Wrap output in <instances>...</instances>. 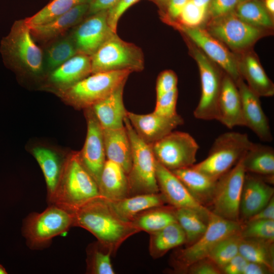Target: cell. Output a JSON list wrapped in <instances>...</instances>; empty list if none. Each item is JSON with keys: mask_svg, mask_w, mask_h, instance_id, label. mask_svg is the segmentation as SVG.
Here are the masks:
<instances>
[{"mask_svg": "<svg viewBox=\"0 0 274 274\" xmlns=\"http://www.w3.org/2000/svg\"><path fill=\"white\" fill-rule=\"evenodd\" d=\"M74 226L83 228L112 255L128 238L140 231L131 222L120 218L108 200L99 195L72 212Z\"/></svg>", "mask_w": 274, "mask_h": 274, "instance_id": "6da1fadb", "label": "cell"}, {"mask_svg": "<svg viewBox=\"0 0 274 274\" xmlns=\"http://www.w3.org/2000/svg\"><path fill=\"white\" fill-rule=\"evenodd\" d=\"M99 195L97 184L76 152L64 161L57 187L48 202L72 212Z\"/></svg>", "mask_w": 274, "mask_h": 274, "instance_id": "7a4b0ae2", "label": "cell"}, {"mask_svg": "<svg viewBox=\"0 0 274 274\" xmlns=\"http://www.w3.org/2000/svg\"><path fill=\"white\" fill-rule=\"evenodd\" d=\"M73 212L54 204L41 213H32L23 221L22 233L28 247L42 249L50 245L52 239L74 227Z\"/></svg>", "mask_w": 274, "mask_h": 274, "instance_id": "3957f363", "label": "cell"}, {"mask_svg": "<svg viewBox=\"0 0 274 274\" xmlns=\"http://www.w3.org/2000/svg\"><path fill=\"white\" fill-rule=\"evenodd\" d=\"M252 143L246 133H223L215 139L207 157L192 167L217 180L239 161Z\"/></svg>", "mask_w": 274, "mask_h": 274, "instance_id": "277c9868", "label": "cell"}, {"mask_svg": "<svg viewBox=\"0 0 274 274\" xmlns=\"http://www.w3.org/2000/svg\"><path fill=\"white\" fill-rule=\"evenodd\" d=\"M131 73L130 71L122 70L91 74L74 85L61 89V95L77 108H91L125 84Z\"/></svg>", "mask_w": 274, "mask_h": 274, "instance_id": "5b68a950", "label": "cell"}, {"mask_svg": "<svg viewBox=\"0 0 274 274\" xmlns=\"http://www.w3.org/2000/svg\"><path fill=\"white\" fill-rule=\"evenodd\" d=\"M242 223L229 220L212 212L204 233L194 243L175 253L172 265L177 272H186L194 262L208 258L215 246L223 238L241 231Z\"/></svg>", "mask_w": 274, "mask_h": 274, "instance_id": "8992f818", "label": "cell"}, {"mask_svg": "<svg viewBox=\"0 0 274 274\" xmlns=\"http://www.w3.org/2000/svg\"><path fill=\"white\" fill-rule=\"evenodd\" d=\"M124 124L132 149L131 166L127 174L129 196L159 193L156 176V160L151 145L139 137L127 116Z\"/></svg>", "mask_w": 274, "mask_h": 274, "instance_id": "52a82bcc", "label": "cell"}, {"mask_svg": "<svg viewBox=\"0 0 274 274\" xmlns=\"http://www.w3.org/2000/svg\"><path fill=\"white\" fill-rule=\"evenodd\" d=\"M91 74L116 71L141 72L144 68L143 51L115 33L91 56Z\"/></svg>", "mask_w": 274, "mask_h": 274, "instance_id": "ba28073f", "label": "cell"}, {"mask_svg": "<svg viewBox=\"0 0 274 274\" xmlns=\"http://www.w3.org/2000/svg\"><path fill=\"white\" fill-rule=\"evenodd\" d=\"M2 49L14 66L35 75L43 71V54L24 19L15 22L9 34L2 41Z\"/></svg>", "mask_w": 274, "mask_h": 274, "instance_id": "9c48e42d", "label": "cell"}, {"mask_svg": "<svg viewBox=\"0 0 274 274\" xmlns=\"http://www.w3.org/2000/svg\"><path fill=\"white\" fill-rule=\"evenodd\" d=\"M193 47L191 51L198 67L201 82V95L193 114L200 120H216L224 74L199 48Z\"/></svg>", "mask_w": 274, "mask_h": 274, "instance_id": "30bf717a", "label": "cell"}, {"mask_svg": "<svg viewBox=\"0 0 274 274\" xmlns=\"http://www.w3.org/2000/svg\"><path fill=\"white\" fill-rule=\"evenodd\" d=\"M151 147L156 161L171 171L194 165L199 148L191 135L180 131H172Z\"/></svg>", "mask_w": 274, "mask_h": 274, "instance_id": "8fae6325", "label": "cell"}, {"mask_svg": "<svg viewBox=\"0 0 274 274\" xmlns=\"http://www.w3.org/2000/svg\"><path fill=\"white\" fill-rule=\"evenodd\" d=\"M242 158L217 180L210 205V211L214 214L239 222L240 201L246 175Z\"/></svg>", "mask_w": 274, "mask_h": 274, "instance_id": "7c38bea8", "label": "cell"}, {"mask_svg": "<svg viewBox=\"0 0 274 274\" xmlns=\"http://www.w3.org/2000/svg\"><path fill=\"white\" fill-rule=\"evenodd\" d=\"M211 35L235 51H244L264 35V29L246 23L234 12L211 19L206 29Z\"/></svg>", "mask_w": 274, "mask_h": 274, "instance_id": "4fadbf2b", "label": "cell"}, {"mask_svg": "<svg viewBox=\"0 0 274 274\" xmlns=\"http://www.w3.org/2000/svg\"><path fill=\"white\" fill-rule=\"evenodd\" d=\"M169 23L185 35L210 59L222 68L236 84L242 78L238 70V58L206 29L186 27L175 21Z\"/></svg>", "mask_w": 274, "mask_h": 274, "instance_id": "5bb4252c", "label": "cell"}, {"mask_svg": "<svg viewBox=\"0 0 274 274\" xmlns=\"http://www.w3.org/2000/svg\"><path fill=\"white\" fill-rule=\"evenodd\" d=\"M156 176L159 192L166 202L175 208L193 210L209 220L211 211L193 197L184 184L171 170L157 161Z\"/></svg>", "mask_w": 274, "mask_h": 274, "instance_id": "9a60e30c", "label": "cell"}, {"mask_svg": "<svg viewBox=\"0 0 274 274\" xmlns=\"http://www.w3.org/2000/svg\"><path fill=\"white\" fill-rule=\"evenodd\" d=\"M108 21V10L88 16L72 35L78 53L91 56L114 33Z\"/></svg>", "mask_w": 274, "mask_h": 274, "instance_id": "2e32d148", "label": "cell"}, {"mask_svg": "<svg viewBox=\"0 0 274 274\" xmlns=\"http://www.w3.org/2000/svg\"><path fill=\"white\" fill-rule=\"evenodd\" d=\"M87 134L83 148L79 152L81 161L97 184L107 160L102 128L90 108L85 109Z\"/></svg>", "mask_w": 274, "mask_h": 274, "instance_id": "e0dca14e", "label": "cell"}, {"mask_svg": "<svg viewBox=\"0 0 274 274\" xmlns=\"http://www.w3.org/2000/svg\"><path fill=\"white\" fill-rule=\"evenodd\" d=\"M127 117L139 137L150 145L184 123L183 117L178 114L168 117L154 112L147 114H139L127 111Z\"/></svg>", "mask_w": 274, "mask_h": 274, "instance_id": "ac0fdd59", "label": "cell"}, {"mask_svg": "<svg viewBox=\"0 0 274 274\" xmlns=\"http://www.w3.org/2000/svg\"><path fill=\"white\" fill-rule=\"evenodd\" d=\"M236 85L241 97L244 126L263 141L271 142L273 137L269 121L262 108L260 97L249 88L242 78Z\"/></svg>", "mask_w": 274, "mask_h": 274, "instance_id": "d6986e66", "label": "cell"}, {"mask_svg": "<svg viewBox=\"0 0 274 274\" xmlns=\"http://www.w3.org/2000/svg\"><path fill=\"white\" fill-rule=\"evenodd\" d=\"M274 189L262 177L246 173L239 216L246 221L265 207L273 197Z\"/></svg>", "mask_w": 274, "mask_h": 274, "instance_id": "ffe728a7", "label": "cell"}, {"mask_svg": "<svg viewBox=\"0 0 274 274\" xmlns=\"http://www.w3.org/2000/svg\"><path fill=\"white\" fill-rule=\"evenodd\" d=\"M216 120L229 128L244 126L242 100L238 87L226 74H224L222 79Z\"/></svg>", "mask_w": 274, "mask_h": 274, "instance_id": "44dd1931", "label": "cell"}, {"mask_svg": "<svg viewBox=\"0 0 274 274\" xmlns=\"http://www.w3.org/2000/svg\"><path fill=\"white\" fill-rule=\"evenodd\" d=\"M89 3L79 5L47 23L29 26L33 38L48 41L63 35L70 28L79 24L87 15Z\"/></svg>", "mask_w": 274, "mask_h": 274, "instance_id": "7402d4cb", "label": "cell"}, {"mask_svg": "<svg viewBox=\"0 0 274 274\" xmlns=\"http://www.w3.org/2000/svg\"><path fill=\"white\" fill-rule=\"evenodd\" d=\"M238 61V70L249 88L259 97H269L274 94V84L266 74L256 54L245 53Z\"/></svg>", "mask_w": 274, "mask_h": 274, "instance_id": "603a6c76", "label": "cell"}, {"mask_svg": "<svg viewBox=\"0 0 274 274\" xmlns=\"http://www.w3.org/2000/svg\"><path fill=\"white\" fill-rule=\"evenodd\" d=\"M125 84L90 108L102 129H117L124 126L127 111L123 103Z\"/></svg>", "mask_w": 274, "mask_h": 274, "instance_id": "cb8c5ba5", "label": "cell"}, {"mask_svg": "<svg viewBox=\"0 0 274 274\" xmlns=\"http://www.w3.org/2000/svg\"><path fill=\"white\" fill-rule=\"evenodd\" d=\"M102 132L107 159L120 165L127 175L131 166L132 149L125 125L117 129H102Z\"/></svg>", "mask_w": 274, "mask_h": 274, "instance_id": "d4e9b609", "label": "cell"}, {"mask_svg": "<svg viewBox=\"0 0 274 274\" xmlns=\"http://www.w3.org/2000/svg\"><path fill=\"white\" fill-rule=\"evenodd\" d=\"M98 188L100 195L110 201L129 195L127 174L120 165L107 159L100 176Z\"/></svg>", "mask_w": 274, "mask_h": 274, "instance_id": "484cf974", "label": "cell"}, {"mask_svg": "<svg viewBox=\"0 0 274 274\" xmlns=\"http://www.w3.org/2000/svg\"><path fill=\"white\" fill-rule=\"evenodd\" d=\"M107 200L114 212L128 222H131L144 211L162 206L166 202L160 192L136 194L119 200Z\"/></svg>", "mask_w": 274, "mask_h": 274, "instance_id": "4316f807", "label": "cell"}, {"mask_svg": "<svg viewBox=\"0 0 274 274\" xmlns=\"http://www.w3.org/2000/svg\"><path fill=\"white\" fill-rule=\"evenodd\" d=\"M172 172L199 203L207 208L210 206L217 180L210 178L192 166Z\"/></svg>", "mask_w": 274, "mask_h": 274, "instance_id": "83f0119b", "label": "cell"}, {"mask_svg": "<svg viewBox=\"0 0 274 274\" xmlns=\"http://www.w3.org/2000/svg\"><path fill=\"white\" fill-rule=\"evenodd\" d=\"M91 74V57L77 53L52 71L50 80L64 89L71 87Z\"/></svg>", "mask_w": 274, "mask_h": 274, "instance_id": "f1b7e54d", "label": "cell"}, {"mask_svg": "<svg viewBox=\"0 0 274 274\" xmlns=\"http://www.w3.org/2000/svg\"><path fill=\"white\" fill-rule=\"evenodd\" d=\"M246 173L272 182L274 175V149L269 146L252 143L242 158Z\"/></svg>", "mask_w": 274, "mask_h": 274, "instance_id": "f546056e", "label": "cell"}, {"mask_svg": "<svg viewBox=\"0 0 274 274\" xmlns=\"http://www.w3.org/2000/svg\"><path fill=\"white\" fill-rule=\"evenodd\" d=\"M149 234V251L154 259L162 257L186 242L185 234L177 221Z\"/></svg>", "mask_w": 274, "mask_h": 274, "instance_id": "4dcf8cb0", "label": "cell"}, {"mask_svg": "<svg viewBox=\"0 0 274 274\" xmlns=\"http://www.w3.org/2000/svg\"><path fill=\"white\" fill-rule=\"evenodd\" d=\"M32 154L39 164L46 181L48 202L53 196L59 183L64 161L61 163L53 151L43 147L32 150Z\"/></svg>", "mask_w": 274, "mask_h": 274, "instance_id": "1f68e13d", "label": "cell"}, {"mask_svg": "<svg viewBox=\"0 0 274 274\" xmlns=\"http://www.w3.org/2000/svg\"><path fill=\"white\" fill-rule=\"evenodd\" d=\"M239 253L248 261L264 265L274 271L273 241L242 238Z\"/></svg>", "mask_w": 274, "mask_h": 274, "instance_id": "d6a6232c", "label": "cell"}, {"mask_svg": "<svg viewBox=\"0 0 274 274\" xmlns=\"http://www.w3.org/2000/svg\"><path fill=\"white\" fill-rule=\"evenodd\" d=\"M177 222L173 207L154 208L141 213L131 222L140 230L149 234L159 230Z\"/></svg>", "mask_w": 274, "mask_h": 274, "instance_id": "836d02e7", "label": "cell"}, {"mask_svg": "<svg viewBox=\"0 0 274 274\" xmlns=\"http://www.w3.org/2000/svg\"><path fill=\"white\" fill-rule=\"evenodd\" d=\"M234 13L241 20L255 27L265 30L273 26L272 16L259 0L238 3Z\"/></svg>", "mask_w": 274, "mask_h": 274, "instance_id": "e575fe53", "label": "cell"}, {"mask_svg": "<svg viewBox=\"0 0 274 274\" xmlns=\"http://www.w3.org/2000/svg\"><path fill=\"white\" fill-rule=\"evenodd\" d=\"M173 208L176 220L185 234L186 244H192L204 233L208 220L193 210Z\"/></svg>", "mask_w": 274, "mask_h": 274, "instance_id": "d590c367", "label": "cell"}, {"mask_svg": "<svg viewBox=\"0 0 274 274\" xmlns=\"http://www.w3.org/2000/svg\"><path fill=\"white\" fill-rule=\"evenodd\" d=\"M78 53L72 36L57 40L46 49L44 67L52 72Z\"/></svg>", "mask_w": 274, "mask_h": 274, "instance_id": "8d00e7d4", "label": "cell"}, {"mask_svg": "<svg viewBox=\"0 0 274 274\" xmlns=\"http://www.w3.org/2000/svg\"><path fill=\"white\" fill-rule=\"evenodd\" d=\"M92 0H51L46 6L32 16L24 19L29 26L47 23L67 12L75 7Z\"/></svg>", "mask_w": 274, "mask_h": 274, "instance_id": "74e56055", "label": "cell"}, {"mask_svg": "<svg viewBox=\"0 0 274 274\" xmlns=\"http://www.w3.org/2000/svg\"><path fill=\"white\" fill-rule=\"evenodd\" d=\"M111 252L104 248L97 241L87 248V272L91 274H114Z\"/></svg>", "mask_w": 274, "mask_h": 274, "instance_id": "f35d334b", "label": "cell"}, {"mask_svg": "<svg viewBox=\"0 0 274 274\" xmlns=\"http://www.w3.org/2000/svg\"><path fill=\"white\" fill-rule=\"evenodd\" d=\"M242 237L240 231L220 241L213 249L208 258L222 268L237 254Z\"/></svg>", "mask_w": 274, "mask_h": 274, "instance_id": "ab89813d", "label": "cell"}, {"mask_svg": "<svg viewBox=\"0 0 274 274\" xmlns=\"http://www.w3.org/2000/svg\"><path fill=\"white\" fill-rule=\"evenodd\" d=\"M242 238H254L274 241V220H255L242 223Z\"/></svg>", "mask_w": 274, "mask_h": 274, "instance_id": "60d3db41", "label": "cell"}, {"mask_svg": "<svg viewBox=\"0 0 274 274\" xmlns=\"http://www.w3.org/2000/svg\"><path fill=\"white\" fill-rule=\"evenodd\" d=\"M207 15V12L197 6L192 0H190L177 19L178 21H174L186 27H199L205 21Z\"/></svg>", "mask_w": 274, "mask_h": 274, "instance_id": "b9f144b4", "label": "cell"}, {"mask_svg": "<svg viewBox=\"0 0 274 274\" xmlns=\"http://www.w3.org/2000/svg\"><path fill=\"white\" fill-rule=\"evenodd\" d=\"M178 96V91L177 88L156 97L153 112L158 115L168 117L177 114L176 105Z\"/></svg>", "mask_w": 274, "mask_h": 274, "instance_id": "7bdbcfd3", "label": "cell"}, {"mask_svg": "<svg viewBox=\"0 0 274 274\" xmlns=\"http://www.w3.org/2000/svg\"><path fill=\"white\" fill-rule=\"evenodd\" d=\"M178 78L174 72L165 70L158 75L156 85V97L177 88Z\"/></svg>", "mask_w": 274, "mask_h": 274, "instance_id": "ee69618b", "label": "cell"}, {"mask_svg": "<svg viewBox=\"0 0 274 274\" xmlns=\"http://www.w3.org/2000/svg\"><path fill=\"white\" fill-rule=\"evenodd\" d=\"M238 4V0H211L208 14L211 19L227 15L234 12Z\"/></svg>", "mask_w": 274, "mask_h": 274, "instance_id": "f6af8a7d", "label": "cell"}, {"mask_svg": "<svg viewBox=\"0 0 274 274\" xmlns=\"http://www.w3.org/2000/svg\"><path fill=\"white\" fill-rule=\"evenodd\" d=\"M139 0H119L108 11V21L113 32H116L118 21L123 14Z\"/></svg>", "mask_w": 274, "mask_h": 274, "instance_id": "bcb514c9", "label": "cell"}, {"mask_svg": "<svg viewBox=\"0 0 274 274\" xmlns=\"http://www.w3.org/2000/svg\"><path fill=\"white\" fill-rule=\"evenodd\" d=\"M190 274H221V269L208 258L199 260L191 265L186 270Z\"/></svg>", "mask_w": 274, "mask_h": 274, "instance_id": "7dc6e473", "label": "cell"}, {"mask_svg": "<svg viewBox=\"0 0 274 274\" xmlns=\"http://www.w3.org/2000/svg\"><path fill=\"white\" fill-rule=\"evenodd\" d=\"M248 262V261L238 253L222 268V273L243 274Z\"/></svg>", "mask_w": 274, "mask_h": 274, "instance_id": "c3c4849f", "label": "cell"}, {"mask_svg": "<svg viewBox=\"0 0 274 274\" xmlns=\"http://www.w3.org/2000/svg\"><path fill=\"white\" fill-rule=\"evenodd\" d=\"M190 0H168L166 5L167 15L164 17L166 22L175 21L179 16L185 5Z\"/></svg>", "mask_w": 274, "mask_h": 274, "instance_id": "681fc988", "label": "cell"}, {"mask_svg": "<svg viewBox=\"0 0 274 274\" xmlns=\"http://www.w3.org/2000/svg\"><path fill=\"white\" fill-rule=\"evenodd\" d=\"M119 0H92L89 3L87 15L89 16L101 11L109 10Z\"/></svg>", "mask_w": 274, "mask_h": 274, "instance_id": "f907efd6", "label": "cell"}, {"mask_svg": "<svg viewBox=\"0 0 274 274\" xmlns=\"http://www.w3.org/2000/svg\"><path fill=\"white\" fill-rule=\"evenodd\" d=\"M274 220V198L270 199L268 204L258 212L247 219V221L255 220Z\"/></svg>", "mask_w": 274, "mask_h": 274, "instance_id": "816d5d0a", "label": "cell"}, {"mask_svg": "<svg viewBox=\"0 0 274 274\" xmlns=\"http://www.w3.org/2000/svg\"><path fill=\"white\" fill-rule=\"evenodd\" d=\"M273 273V271L264 265L249 261L243 272V274H270Z\"/></svg>", "mask_w": 274, "mask_h": 274, "instance_id": "f5cc1de1", "label": "cell"}, {"mask_svg": "<svg viewBox=\"0 0 274 274\" xmlns=\"http://www.w3.org/2000/svg\"><path fill=\"white\" fill-rule=\"evenodd\" d=\"M193 3L198 7L206 12H208L211 0H192Z\"/></svg>", "mask_w": 274, "mask_h": 274, "instance_id": "db71d44e", "label": "cell"}, {"mask_svg": "<svg viewBox=\"0 0 274 274\" xmlns=\"http://www.w3.org/2000/svg\"><path fill=\"white\" fill-rule=\"evenodd\" d=\"M265 9L272 16L274 14V0H264L263 4Z\"/></svg>", "mask_w": 274, "mask_h": 274, "instance_id": "11a10c76", "label": "cell"}, {"mask_svg": "<svg viewBox=\"0 0 274 274\" xmlns=\"http://www.w3.org/2000/svg\"><path fill=\"white\" fill-rule=\"evenodd\" d=\"M160 7L166 6L168 0H151Z\"/></svg>", "mask_w": 274, "mask_h": 274, "instance_id": "9f6ffc18", "label": "cell"}, {"mask_svg": "<svg viewBox=\"0 0 274 274\" xmlns=\"http://www.w3.org/2000/svg\"><path fill=\"white\" fill-rule=\"evenodd\" d=\"M7 272L5 268L0 264V274H7Z\"/></svg>", "mask_w": 274, "mask_h": 274, "instance_id": "6f0895ef", "label": "cell"}, {"mask_svg": "<svg viewBox=\"0 0 274 274\" xmlns=\"http://www.w3.org/2000/svg\"><path fill=\"white\" fill-rule=\"evenodd\" d=\"M247 1V0H238V3L244 2V1Z\"/></svg>", "mask_w": 274, "mask_h": 274, "instance_id": "680465c9", "label": "cell"}]
</instances>
